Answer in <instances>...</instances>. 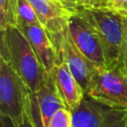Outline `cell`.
Listing matches in <instances>:
<instances>
[{"mask_svg":"<svg viewBox=\"0 0 127 127\" xmlns=\"http://www.w3.org/2000/svg\"><path fill=\"white\" fill-rule=\"evenodd\" d=\"M0 58L11 64L31 93L40 90L50 77L28 39L18 27H8L1 31Z\"/></svg>","mask_w":127,"mask_h":127,"instance_id":"6da1fadb","label":"cell"},{"mask_svg":"<svg viewBox=\"0 0 127 127\" xmlns=\"http://www.w3.org/2000/svg\"><path fill=\"white\" fill-rule=\"evenodd\" d=\"M74 13L81 16L95 31L103 47L107 66L123 65L127 17L106 6L78 7Z\"/></svg>","mask_w":127,"mask_h":127,"instance_id":"7a4b0ae2","label":"cell"},{"mask_svg":"<svg viewBox=\"0 0 127 127\" xmlns=\"http://www.w3.org/2000/svg\"><path fill=\"white\" fill-rule=\"evenodd\" d=\"M0 116L16 127H34L31 91L11 64L0 58Z\"/></svg>","mask_w":127,"mask_h":127,"instance_id":"3957f363","label":"cell"},{"mask_svg":"<svg viewBox=\"0 0 127 127\" xmlns=\"http://www.w3.org/2000/svg\"><path fill=\"white\" fill-rule=\"evenodd\" d=\"M86 97L116 109H127V69L123 65L92 67Z\"/></svg>","mask_w":127,"mask_h":127,"instance_id":"277c9868","label":"cell"},{"mask_svg":"<svg viewBox=\"0 0 127 127\" xmlns=\"http://www.w3.org/2000/svg\"><path fill=\"white\" fill-rule=\"evenodd\" d=\"M50 36L53 39L62 60L66 64L70 72L82 87L86 96L93 66L74 44L67 26L61 32Z\"/></svg>","mask_w":127,"mask_h":127,"instance_id":"5b68a950","label":"cell"},{"mask_svg":"<svg viewBox=\"0 0 127 127\" xmlns=\"http://www.w3.org/2000/svg\"><path fill=\"white\" fill-rule=\"evenodd\" d=\"M67 28L74 44L92 66H107L103 47L98 36L81 16L73 13L68 19Z\"/></svg>","mask_w":127,"mask_h":127,"instance_id":"8992f818","label":"cell"},{"mask_svg":"<svg viewBox=\"0 0 127 127\" xmlns=\"http://www.w3.org/2000/svg\"><path fill=\"white\" fill-rule=\"evenodd\" d=\"M70 112L77 117L80 127H127V109L107 107L88 97Z\"/></svg>","mask_w":127,"mask_h":127,"instance_id":"52a82bcc","label":"cell"},{"mask_svg":"<svg viewBox=\"0 0 127 127\" xmlns=\"http://www.w3.org/2000/svg\"><path fill=\"white\" fill-rule=\"evenodd\" d=\"M31 97L34 127H48L51 118L58 110L67 108L51 75L40 90L31 93Z\"/></svg>","mask_w":127,"mask_h":127,"instance_id":"ba28073f","label":"cell"},{"mask_svg":"<svg viewBox=\"0 0 127 127\" xmlns=\"http://www.w3.org/2000/svg\"><path fill=\"white\" fill-rule=\"evenodd\" d=\"M18 28L28 39L45 69L50 74L56 64L61 63L63 60L49 33L40 24L24 25L19 26Z\"/></svg>","mask_w":127,"mask_h":127,"instance_id":"9c48e42d","label":"cell"},{"mask_svg":"<svg viewBox=\"0 0 127 127\" xmlns=\"http://www.w3.org/2000/svg\"><path fill=\"white\" fill-rule=\"evenodd\" d=\"M37 14L40 24L49 35H54L64 30L73 12L54 0H28Z\"/></svg>","mask_w":127,"mask_h":127,"instance_id":"30bf717a","label":"cell"},{"mask_svg":"<svg viewBox=\"0 0 127 127\" xmlns=\"http://www.w3.org/2000/svg\"><path fill=\"white\" fill-rule=\"evenodd\" d=\"M50 75L68 110L77 107L86 97L82 87L79 85L64 61L56 64Z\"/></svg>","mask_w":127,"mask_h":127,"instance_id":"8fae6325","label":"cell"},{"mask_svg":"<svg viewBox=\"0 0 127 127\" xmlns=\"http://www.w3.org/2000/svg\"><path fill=\"white\" fill-rule=\"evenodd\" d=\"M17 26V0H0V31Z\"/></svg>","mask_w":127,"mask_h":127,"instance_id":"7c38bea8","label":"cell"},{"mask_svg":"<svg viewBox=\"0 0 127 127\" xmlns=\"http://www.w3.org/2000/svg\"><path fill=\"white\" fill-rule=\"evenodd\" d=\"M18 26L40 24L35 9L28 0H17ZM41 25V24H40Z\"/></svg>","mask_w":127,"mask_h":127,"instance_id":"4fadbf2b","label":"cell"},{"mask_svg":"<svg viewBox=\"0 0 127 127\" xmlns=\"http://www.w3.org/2000/svg\"><path fill=\"white\" fill-rule=\"evenodd\" d=\"M71 121V112L67 108L58 110L51 118L48 127H69Z\"/></svg>","mask_w":127,"mask_h":127,"instance_id":"5bb4252c","label":"cell"},{"mask_svg":"<svg viewBox=\"0 0 127 127\" xmlns=\"http://www.w3.org/2000/svg\"><path fill=\"white\" fill-rule=\"evenodd\" d=\"M127 17V0H107L104 5Z\"/></svg>","mask_w":127,"mask_h":127,"instance_id":"9a60e30c","label":"cell"},{"mask_svg":"<svg viewBox=\"0 0 127 127\" xmlns=\"http://www.w3.org/2000/svg\"><path fill=\"white\" fill-rule=\"evenodd\" d=\"M76 3H77V6L78 7H84V6H101V5H103V0H76Z\"/></svg>","mask_w":127,"mask_h":127,"instance_id":"2e32d148","label":"cell"},{"mask_svg":"<svg viewBox=\"0 0 127 127\" xmlns=\"http://www.w3.org/2000/svg\"><path fill=\"white\" fill-rule=\"evenodd\" d=\"M122 63L124 67L127 69V32L125 36V41H124V46H123V53H122Z\"/></svg>","mask_w":127,"mask_h":127,"instance_id":"e0dca14e","label":"cell"},{"mask_svg":"<svg viewBox=\"0 0 127 127\" xmlns=\"http://www.w3.org/2000/svg\"><path fill=\"white\" fill-rule=\"evenodd\" d=\"M0 122H1V127H16L14 123L7 117L0 116Z\"/></svg>","mask_w":127,"mask_h":127,"instance_id":"ac0fdd59","label":"cell"},{"mask_svg":"<svg viewBox=\"0 0 127 127\" xmlns=\"http://www.w3.org/2000/svg\"><path fill=\"white\" fill-rule=\"evenodd\" d=\"M54 1L57 2V3H59V4H61V5H63L64 7H65L66 9H68L69 11H71V12L74 13V9H73V7L71 6V4L69 3L68 0H54Z\"/></svg>","mask_w":127,"mask_h":127,"instance_id":"d6986e66","label":"cell"},{"mask_svg":"<svg viewBox=\"0 0 127 127\" xmlns=\"http://www.w3.org/2000/svg\"><path fill=\"white\" fill-rule=\"evenodd\" d=\"M69 1V3L71 4V6L73 7V9H74V12L76 11V9H77V3H76V0H68Z\"/></svg>","mask_w":127,"mask_h":127,"instance_id":"ffe728a7","label":"cell"},{"mask_svg":"<svg viewBox=\"0 0 127 127\" xmlns=\"http://www.w3.org/2000/svg\"><path fill=\"white\" fill-rule=\"evenodd\" d=\"M106 1H107V0H103V5L105 4V2H106ZM101 6H102V5H101Z\"/></svg>","mask_w":127,"mask_h":127,"instance_id":"44dd1931","label":"cell"}]
</instances>
